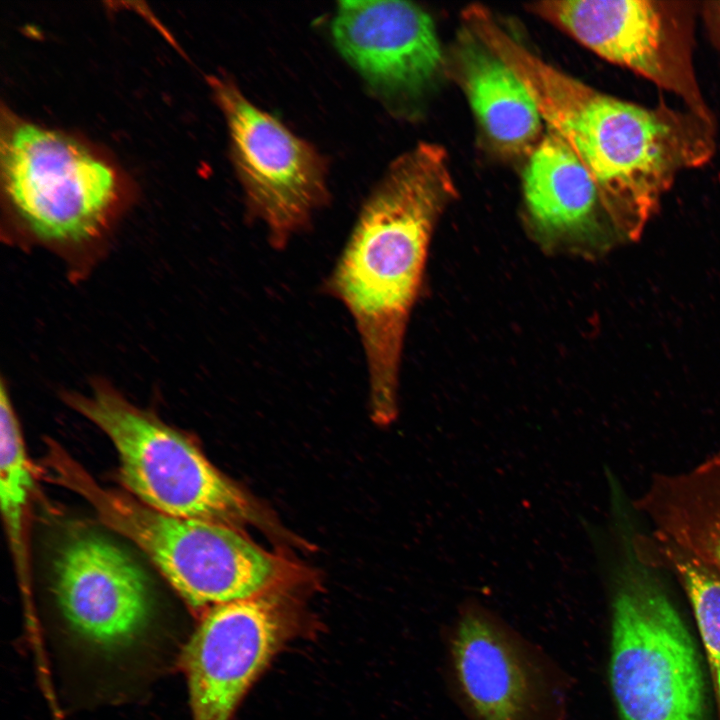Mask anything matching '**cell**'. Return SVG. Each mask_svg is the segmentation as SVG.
<instances>
[{
	"instance_id": "6da1fadb",
	"label": "cell",
	"mask_w": 720,
	"mask_h": 720,
	"mask_svg": "<svg viewBox=\"0 0 720 720\" xmlns=\"http://www.w3.org/2000/svg\"><path fill=\"white\" fill-rule=\"evenodd\" d=\"M456 188L445 149L422 142L395 159L362 205L323 289L362 344L372 415H397L402 351L435 225Z\"/></svg>"
},
{
	"instance_id": "7a4b0ae2",
	"label": "cell",
	"mask_w": 720,
	"mask_h": 720,
	"mask_svg": "<svg viewBox=\"0 0 720 720\" xmlns=\"http://www.w3.org/2000/svg\"><path fill=\"white\" fill-rule=\"evenodd\" d=\"M498 56L524 83L542 120L592 177L624 240H638L677 175L714 155L715 121L661 102L644 107L605 94L550 65L514 38Z\"/></svg>"
},
{
	"instance_id": "3957f363",
	"label": "cell",
	"mask_w": 720,
	"mask_h": 720,
	"mask_svg": "<svg viewBox=\"0 0 720 720\" xmlns=\"http://www.w3.org/2000/svg\"><path fill=\"white\" fill-rule=\"evenodd\" d=\"M1 175L5 240L49 251L72 280L85 278L106 253L121 207L112 165L70 135L14 117L2 128Z\"/></svg>"
},
{
	"instance_id": "277c9868",
	"label": "cell",
	"mask_w": 720,
	"mask_h": 720,
	"mask_svg": "<svg viewBox=\"0 0 720 720\" xmlns=\"http://www.w3.org/2000/svg\"><path fill=\"white\" fill-rule=\"evenodd\" d=\"M45 466L50 480L84 498L106 526L137 545L195 610L248 599L283 582L284 562L234 526L166 515L105 488L56 444Z\"/></svg>"
},
{
	"instance_id": "5b68a950",
	"label": "cell",
	"mask_w": 720,
	"mask_h": 720,
	"mask_svg": "<svg viewBox=\"0 0 720 720\" xmlns=\"http://www.w3.org/2000/svg\"><path fill=\"white\" fill-rule=\"evenodd\" d=\"M64 403L113 444L129 494L160 513L236 527L254 519L248 496L185 435L125 398L104 379L89 393L63 391Z\"/></svg>"
},
{
	"instance_id": "8992f818",
	"label": "cell",
	"mask_w": 720,
	"mask_h": 720,
	"mask_svg": "<svg viewBox=\"0 0 720 720\" xmlns=\"http://www.w3.org/2000/svg\"><path fill=\"white\" fill-rule=\"evenodd\" d=\"M609 682L621 720H707L693 638L661 585L632 566L613 585Z\"/></svg>"
},
{
	"instance_id": "52a82bcc",
	"label": "cell",
	"mask_w": 720,
	"mask_h": 720,
	"mask_svg": "<svg viewBox=\"0 0 720 720\" xmlns=\"http://www.w3.org/2000/svg\"><path fill=\"white\" fill-rule=\"evenodd\" d=\"M450 687L469 720H564L567 677L476 599L459 606L446 647Z\"/></svg>"
},
{
	"instance_id": "ba28073f",
	"label": "cell",
	"mask_w": 720,
	"mask_h": 720,
	"mask_svg": "<svg viewBox=\"0 0 720 720\" xmlns=\"http://www.w3.org/2000/svg\"><path fill=\"white\" fill-rule=\"evenodd\" d=\"M526 9L599 57L681 98L715 121L693 62L695 3L663 0H550Z\"/></svg>"
},
{
	"instance_id": "9c48e42d",
	"label": "cell",
	"mask_w": 720,
	"mask_h": 720,
	"mask_svg": "<svg viewBox=\"0 0 720 720\" xmlns=\"http://www.w3.org/2000/svg\"><path fill=\"white\" fill-rule=\"evenodd\" d=\"M210 84L227 122L248 214L265 225L271 246L281 250L327 204L326 161L231 80L214 77Z\"/></svg>"
},
{
	"instance_id": "30bf717a",
	"label": "cell",
	"mask_w": 720,
	"mask_h": 720,
	"mask_svg": "<svg viewBox=\"0 0 720 720\" xmlns=\"http://www.w3.org/2000/svg\"><path fill=\"white\" fill-rule=\"evenodd\" d=\"M297 626L279 589L203 612L183 653L192 720H232Z\"/></svg>"
},
{
	"instance_id": "8fae6325",
	"label": "cell",
	"mask_w": 720,
	"mask_h": 720,
	"mask_svg": "<svg viewBox=\"0 0 720 720\" xmlns=\"http://www.w3.org/2000/svg\"><path fill=\"white\" fill-rule=\"evenodd\" d=\"M53 584L71 628L100 648L128 645L150 621L152 597L145 573L124 549L100 536L80 535L62 547Z\"/></svg>"
},
{
	"instance_id": "7c38bea8",
	"label": "cell",
	"mask_w": 720,
	"mask_h": 720,
	"mask_svg": "<svg viewBox=\"0 0 720 720\" xmlns=\"http://www.w3.org/2000/svg\"><path fill=\"white\" fill-rule=\"evenodd\" d=\"M336 48L388 101L419 95L443 63L430 15L405 1H341L331 23Z\"/></svg>"
},
{
	"instance_id": "4fadbf2b",
	"label": "cell",
	"mask_w": 720,
	"mask_h": 720,
	"mask_svg": "<svg viewBox=\"0 0 720 720\" xmlns=\"http://www.w3.org/2000/svg\"><path fill=\"white\" fill-rule=\"evenodd\" d=\"M523 191L529 219L544 248L593 258L624 242L589 172L550 129L530 154Z\"/></svg>"
},
{
	"instance_id": "5bb4252c",
	"label": "cell",
	"mask_w": 720,
	"mask_h": 720,
	"mask_svg": "<svg viewBox=\"0 0 720 720\" xmlns=\"http://www.w3.org/2000/svg\"><path fill=\"white\" fill-rule=\"evenodd\" d=\"M634 506L653 535L720 574V449L687 470L656 473Z\"/></svg>"
},
{
	"instance_id": "9a60e30c",
	"label": "cell",
	"mask_w": 720,
	"mask_h": 720,
	"mask_svg": "<svg viewBox=\"0 0 720 720\" xmlns=\"http://www.w3.org/2000/svg\"><path fill=\"white\" fill-rule=\"evenodd\" d=\"M466 32L456 47L457 72L483 131L503 153L531 154L542 126L534 99L507 64Z\"/></svg>"
},
{
	"instance_id": "2e32d148",
	"label": "cell",
	"mask_w": 720,
	"mask_h": 720,
	"mask_svg": "<svg viewBox=\"0 0 720 720\" xmlns=\"http://www.w3.org/2000/svg\"><path fill=\"white\" fill-rule=\"evenodd\" d=\"M34 488L20 424L4 378L0 388V500L2 517L21 583L29 584L28 514Z\"/></svg>"
},
{
	"instance_id": "e0dca14e",
	"label": "cell",
	"mask_w": 720,
	"mask_h": 720,
	"mask_svg": "<svg viewBox=\"0 0 720 720\" xmlns=\"http://www.w3.org/2000/svg\"><path fill=\"white\" fill-rule=\"evenodd\" d=\"M644 544L651 548V560L672 570L688 597L705 648L720 718V574L653 534Z\"/></svg>"
},
{
	"instance_id": "ac0fdd59",
	"label": "cell",
	"mask_w": 720,
	"mask_h": 720,
	"mask_svg": "<svg viewBox=\"0 0 720 720\" xmlns=\"http://www.w3.org/2000/svg\"><path fill=\"white\" fill-rule=\"evenodd\" d=\"M705 10L710 30L720 48V1L707 2Z\"/></svg>"
}]
</instances>
